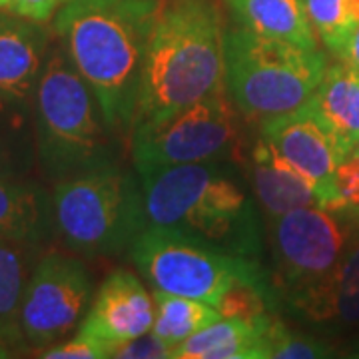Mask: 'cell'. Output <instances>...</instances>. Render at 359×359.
Masks as SVG:
<instances>
[{
  "label": "cell",
  "instance_id": "cell-17",
  "mask_svg": "<svg viewBox=\"0 0 359 359\" xmlns=\"http://www.w3.org/2000/svg\"><path fill=\"white\" fill-rule=\"evenodd\" d=\"M52 230V196L36 182L0 178V238L42 248Z\"/></svg>",
  "mask_w": 359,
  "mask_h": 359
},
{
  "label": "cell",
  "instance_id": "cell-27",
  "mask_svg": "<svg viewBox=\"0 0 359 359\" xmlns=\"http://www.w3.org/2000/svg\"><path fill=\"white\" fill-rule=\"evenodd\" d=\"M337 190L341 194L344 204L349 208H359V152L344 158L335 170Z\"/></svg>",
  "mask_w": 359,
  "mask_h": 359
},
{
  "label": "cell",
  "instance_id": "cell-12",
  "mask_svg": "<svg viewBox=\"0 0 359 359\" xmlns=\"http://www.w3.org/2000/svg\"><path fill=\"white\" fill-rule=\"evenodd\" d=\"M154 323V297L128 269H114L94 295L78 332L110 349L148 334Z\"/></svg>",
  "mask_w": 359,
  "mask_h": 359
},
{
  "label": "cell",
  "instance_id": "cell-16",
  "mask_svg": "<svg viewBox=\"0 0 359 359\" xmlns=\"http://www.w3.org/2000/svg\"><path fill=\"white\" fill-rule=\"evenodd\" d=\"M309 106L330 128L341 160L359 148V68L339 60L325 66Z\"/></svg>",
  "mask_w": 359,
  "mask_h": 359
},
{
  "label": "cell",
  "instance_id": "cell-6",
  "mask_svg": "<svg viewBox=\"0 0 359 359\" xmlns=\"http://www.w3.org/2000/svg\"><path fill=\"white\" fill-rule=\"evenodd\" d=\"M224 82L233 106L248 118H276L311 102L325 72L318 48L262 36L244 26L226 30Z\"/></svg>",
  "mask_w": 359,
  "mask_h": 359
},
{
  "label": "cell",
  "instance_id": "cell-3",
  "mask_svg": "<svg viewBox=\"0 0 359 359\" xmlns=\"http://www.w3.org/2000/svg\"><path fill=\"white\" fill-rule=\"evenodd\" d=\"M150 226L192 233L231 256L262 262L257 202L219 162L170 166L140 176Z\"/></svg>",
  "mask_w": 359,
  "mask_h": 359
},
{
  "label": "cell",
  "instance_id": "cell-13",
  "mask_svg": "<svg viewBox=\"0 0 359 359\" xmlns=\"http://www.w3.org/2000/svg\"><path fill=\"white\" fill-rule=\"evenodd\" d=\"M290 316L313 325H359V242L330 273L282 295Z\"/></svg>",
  "mask_w": 359,
  "mask_h": 359
},
{
  "label": "cell",
  "instance_id": "cell-8",
  "mask_svg": "<svg viewBox=\"0 0 359 359\" xmlns=\"http://www.w3.org/2000/svg\"><path fill=\"white\" fill-rule=\"evenodd\" d=\"M236 144L238 114L226 90L130 132V154L138 176L170 166L219 162Z\"/></svg>",
  "mask_w": 359,
  "mask_h": 359
},
{
  "label": "cell",
  "instance_id": "cell-15",
  "mask_svg": "<svg viewBox=\"0 0 359 359\" xmlns=\"http://www.w3.org/2000/svg\"><path fill=\"white\" fill-rule=\"evenodd\" d=\"M250 178L257 205L268 219L278 218L295 208L321 205L313 186L287 162H283L262 138L252 150Z\"/></svg>",
  "mask_w": 359,
  "mask_h": 359
},
{
  "label": "cell",
  "instance_id": "cell-18",
  "mask_svg": "<svg viewBox=\"0 0 359 359\" xmlns=\"http://www.w3.org/2000/svg\"><path fill=\"white\" fill-rule=\"evenodd\" d=\"M40 256V245L0 238V344L16 355L30 351L20 327V309L26 283Z\"/></svg>",
  "mask_w": 359,
  "mask_h": 359
},
{
  "label": "cell",
  "instance_id": "cell-9",
  "mask_svg": "<svg viewBox=\"0 0 359 359\" xmlns=\"http://www.w3.org/2000/svg\"><path fill=\"white\" fill-rule=\"evenodd\" d=\"M273 283L280 297L323 278L353 248L359 208L306 205L268 219Z\"/></svg>",
  "mask_w": 359,
  "mask_h": 359
},
{
  "label": "cell",
  "instance_id": "cell-33",
  "mask_svg": "<svg viewBox=\"0 0 359 359\" xmlns=\"http://www.w3.org/2000/svg\"><path fill=\"white\" fill-rule=\"evenodd\" d=\"M353 358H359V346L358 347H353V353H351Z\"/></svg>",
  "mask_w": 359,
  "mask_h": 359
},
{
  "label": "cell",
  "instance_id": "cell-34",
  "mask_svg": "<svg viewBox=\"0 0 359 359\" xmlns=\"http://www.w3.org/2000/svg\"><path fill=\"white\" fill-rule=\"evenodd\" d=\"M358 152H359V148H358Z\"/></svg>",
  "mask_w": 359,
  "mask_h": 359
},
{
  "label": "cell",
  "instance_id": "cell-21",
  "mask_svg": "<svg viewBox=\"0 0 359 359\" xmlns=\"http://www.w3.org/2000/svg\"><path fill=\"white\" fill-rule=\"evenodd\" d=\"M152 297H154V323L150 332L162 344H166L172 349V353L188 337H192L200 330H204L205 325L222 318L214 306L198 299L172 295L158 290H152Z\"/></svg>",
  "mask_w": 359,
  "mask_h": 359
},
{
  "label": "cell",
  "instance_id": "cell-11",
  "mask_svg": "<svg viewBox=\"0 0 359 359\" xmlns=\"http://www.w3.org/2000/svg\"><path fill=\"white\" fill-rule=\"evenodd\" d=\"M259 138L308 180L321 205H346L335 182V170L341 162L339 148L330 128L309 104L290 114L262 120Z\"/></svg>",
  "mask_w": 359,
  "mask_h": 359
},
{
  "label": "cell",
  "instance_id": "cell-29",
  "mask_svg": "<svg viewBox=\"0 0 359 359\" xmlns=\"http://www.w3.org/2000/svg\"><path fill=\"white\" fill-rule=\"evenodd\" d=\"M339 60H346L349 65L358 66L359 68V25L353 28V32H351V36L347 40V46L344 54H341V58Z\"/></svg>",
  "mask_w": 359,
  "mask_h": 359
},
{
  "label": "cell",
  "instance_id": "cell-24",
  "mask_svg": "<svg viewBox=\"0 0 359 359\" xmlns=\"http://www.w3.org/2000/svg\"><path fill=\"white\" fill-rule=\"evenodd\" d=\"M306 13L318 39L334 52L337 58L346 50L353 28L346 16V0H304Z\"/></svg>",
  "mask_w": 359,
  "mask_h": 359
},
{
  "label": "cell",
  "instance_id": "cell-14",
  "mask_svg": "<svg viewBox=\"0 0 359 359\" xmlns=\"http://www.w3.org/2000/svg\"><path fill=\"white\" fill-rule=\"evenodd\" d=\"M48 54L44 26L14 13L0 14V100L30 106Z\"/></svg>",
  "mask_w": 359,
  "mask_h": 359
},
{
  "label": "cell",
  "instance_id": "cell-30",
  "mask_svg": "<svg viewBox=\"0 0 359 359\" xmlns=\"http://www.w3.org/2000/svg\"><path fill=\"white\" fill-rule=\"evenodd\" d=\"M346 16L351 28L359 25V0H346Z\"/></svg>",
  "mask_w": 359,
  "mask_h": 359
},
{
  "label": "cell",
  "instance_id": "cell-26",
  "mask_svg": "<svg viewBox=\"0 0 359 359\" xmlns=\"http://www.w3.org/2000/svg\"><path fill=\"white\" fill-rule=\"evenodd\" d=\"M112 358L118 359H174L172 349L162 344L152 332L134 337L126 344L118 346L112 351Z\"/></svg>",
  "mask_w": 359,
  "mask_h": 359
},
{
  "label": "cell",
  "instance_id": "cell-4",
  "mask_svg": "<svg viewBox=\"0 0 359 359\" xmlns=\"http://www.w3.org/2000/svg\"><path fill=\"white\" fill-rule=\"evenodd\" d=\"M32 106L36 160L44 178L58 182L114 162V134L62 46H50Z\"/></svg>",
  "mask_w": 359,
  "mask_h": 359
},
{
  "label": "cell",
  "instance_id": "cell-31",
  "mask_svg": "<svg viewBox=\"0 0 359 359\" xmlns=\"http://www.w3.org/2000/svg\"><path fill=\"white\" fill-rule=\"evenodd\" d=\"M16 353H14L11 347H6L4 344H0V359H8V358H14Z\"/></svg>",
  "mask_w": 359,
  "mask_h": 359
},
{
  "label": "cell",
  "instance_id": "cell-10",
  "mask_svg": "<svg viewBox=\"0 0 359 359\" xmlns=\"http://www.w3.org/2000/svg\"><path fill=\"white\" fill-rule=\"evenodd\" d=\"M92 304V280L74 256L46 252L26 283L20 327L26 346L42 351L76 332Z\"/></svg>",
  "mask_w": 359,
  "mask_h": 359
},
{
  "label": "cell",
  "instance_id": "cell-20",
  "mask_svg": "<svg viewBox=\"0 0 359 359\" xmlns=\"http://www.w3.org/2000/svg\"><path fill=\"white\" fill-rule=\"evenodd\" d=\"M174 359H268V346L252 323L218 318L180 344Z\"/></svg>",
  "mask_w": 359,
  "mask_h": 359
},
{
  "label": "cell",
  "instance_id": "cell-2",
  "mask_svg": "<svg viewBox=\"0 0 359 359\" xmlns=\"http://www.w3.org/2000/svg\"><path fill=\"white\" fill-rule=\"evenodd\" d=\"M224 46L226 30L214 0L160 4L132 128L224 92Z\"/></svg>",
  "mask_w": 359,
  "mask_h": 359
},
{
  "label": "cell",
  "instance_id": "cell-22",
  "mask_svg": "<svg viewBox=\"0 0 359 359\" xmlns=\"http://www.w3.org/2000/svg\"><path fill=\"white\" fill-rule=\"evenodd\" d=\"M25 108L0 100V178H22L36 156Z\"/></svg>",
  "mask_w": 359,
  "mask_h": 359
},
{
  "label": "cell",
  "instance_id": "cell-19",
  "mask_svg": "<svg viewBox=\"0 0 359 359\" xmlns=\"http://www.w3.org/2000/svg\"><path fill=\"white\" fill-rule=\"evenodd\" d=\"M238 25L262 36L318 48L304 0H224Z\"/></svg>",
  "mask_w": 359,
  "mask_h": 359
},
{
  "label": "cell",
  "instance_id": "cell-32",
  "mask_svg": "<svg viewBox=\"0 0 359 359\" xmlns=\"http://www.w3.org/2000/svg\"><path fill=\"white\" fill-rule=\"evenodd\" d=\"M13 8V0H0V11H11Z\"/></svg>",
  "mask_w": 359,
  "mask_h": 359
},
{
  "label": "cell",
  "instance_id": "cell-5",
  "mask_svg": "<svg viewBox=\"0 0 359 359\" xmlns=\"http://www.w3.org/2000/svg\"><path fill=\"white\" fill-rule=\"evenodd\" d=\"M52 214L66 248L90 259L130 250L150 226L142 180L116 160L54 182Z\"/></svg>",
  "mask_w": 359,
  "mask_h": 359
},
{
  "label": "cell",
  "instance_id": "cell-28",
  "mask_svg": "<svg viewBox=\"0 0 359 359\" xmlns=\"http://www.w3.org/2000/svg\"><path fill=\"white\" fill-rule=\"evenodd\" d=\"M60 4H62V0H13L11 13L20 18H26V20L46 25L54 18Z\"/></svg>",
  "mask_w": 359,
  "mask_h": 359
},
{
  "label": "cell",
  "instance_id": "cell-25",
  "mask_svg": "<svg viewBox=\"0 0 359 359\" xmlns=\"http://www.w3.org/2000/svg\"><path fill=\"white\" fill-rule=\"evenodd\" d=\"M36 355L44 359H106L110 358V349L102 341L76 330V335L42 349Z\"/></svg>",
  "mask_w": 359,
  "mask_h": 359
},
{
  "label": "cell",
  "instance_id": "cell-23",
  "mask_svg": "<svg viewBox=\"0 0 359 359\" xmlns=\"http://www.w3.org/2000/svg\"><path fill=\"white\" fill-rule=\"evenodd\" d=\"M256 327L268 346V359H316L332 358L334 349L318 337L292 332L276 313H268Z\"/></svg>",
  "mask_w": 359,
  "mask_h": 359
},
{
  "label": "cell",
  "instance_id": "cell-7",
  "mask_svg": "<svg viewBox=\"0 0 359 359\" xmlns=\"http://www.w3.org/2000/svg\"><path fill=\"white\" fill-rule=\"evenodd\" d=\"M130 256L152 290L218 306L238 280L271 278L262 262L231 256L192 233L148 226L130 245Z\"/></svg>",
  "mask_w": 359,
  "mask_h": 359
},
{
  "label": "cell",
  "instance_id": "cell-1",
  "mask_svg": "<svg viewBox=\"0 0 359 359\" xmlns=\"http://www.w3.org/2000/svg\"><path fill=\"white\" fill-rule=\"evenodd\" d=\"M160 0H62L54 32L116 140L132 132Z\"/></svg>",
  "mask_w": 359,
  "mask_h": 359
}]
</instances>
